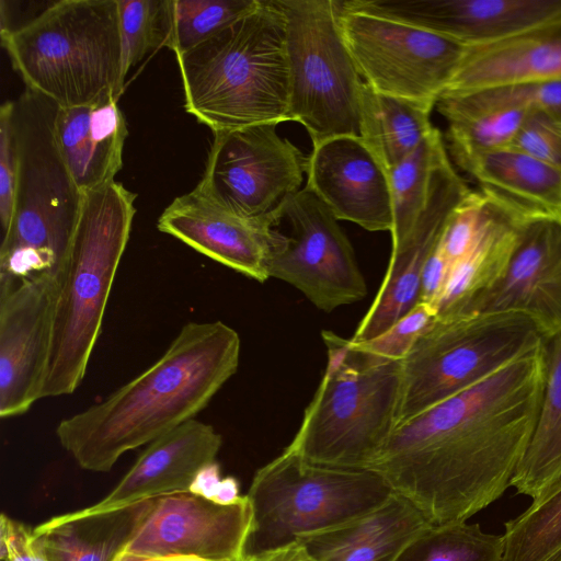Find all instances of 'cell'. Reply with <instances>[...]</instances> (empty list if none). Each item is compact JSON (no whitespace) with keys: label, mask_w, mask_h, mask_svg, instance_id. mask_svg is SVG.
<instances>
[{"label":"cell","mask_w":561,"mask_h":561,"mask_svg":"<svg viewBox=\"0 0 561 561\" xmlns=\"http://www.w3.org/2000/svg\"><path fill=\"white\" fill-rule=\"evenodd\" d=\"M545 376L542 342L397 425L368 470L432 525L467 522L511 486L536 430Z\"/></svg>","instance_id":"obj_1"},{"label":"cell","mask_w":561,"mask_h":561,"mask_svg":"<svg viewBox=\"0 0 561 561\" xmlns=\"http://www.w3.org/2000/svg\"><path fill=\"white\" fill-rule=\"evenodd\" d=\"M240 350L222 321L187 322L150 367L61 420L59 444L82 469L108 472L125 453L195 419L236 374Z\"/></svg>","instance_id":"obj_2"},{"label":"cell","mask_w":561,"mask_h":561,"mask_svg":"<svg viewBox=\"0 0 561 561\" xmlns=\"http://www.w3.org/2000/svg\"><path fill=\"white\" fill-rule=\"evenodd\" d=\"M176 59L185 110L213 133L290 121L286 20L277 0H255Z\"/></svg>","instance_id":"obj_3"},{"label":"cell","mask_w":561,"mask_h":561,"mask_svg":"<svg viewBox=\"0 0 561 561\" xmlns=\"http://www.w3.org/2000/svg\"><path fill=\"white\" fill-rule=\"evenodd\" d=\"M136 194L115 180L83 194L57 276L51 336L39 399L68 396L82 382L129 240Z\"/></svg>","instance_id":"obj_4"},{"label":"cell","mask_w":561,"mask_h":561,"mask_svg":"<svg viewBox=\"0 0 561 561\" xmlns=\"http://www.w3.org/2000/svg\"><path fill=\"white\" fill-rule=\"evenodd\" d=\"M328 362L319 387L287 446L304 460L368 470L398 424L402 360L376 356L322 331Z\"/></svg>","instance_id":"obj_5"},{"label":"cell","mask_w":561,"mask_h":561,"mask_svg":"<svg viewBox=\"0 0 561 561\" xmlns=\"http://www.w3.org/2000/svg\"><path fill=\"white\" fill-rule=\"evenodd\" d=\"M0 34L27 88L59 107L123 93L117 0L58 1Z\"/></svg>","instance_id":"obj_6"},{"label":"cell","mask_w":561,"mask_h":561,"mask_svg":"<svg viewBox=\"0 0 561 561\" xmlns=\"http://www.w3.org/2000/svg\"><path fill=\"white\" fill-rule=\"evenodd\" d=\"M58 105L26 89L14 103L19 176L13 216L0 247V276H58L76 229L83 194L53 137Z\"/></svg>","instance_id":"obj_7"},{"label":"cell","mask_w":561,"mask_h":561,"mask_svg":"<svg viewBox=\"0 0 561 561\" xmlns=\"http://www.w3.org/2000/svg\"><path fill=\"white\" fill-rule=\"evenodd\" d=\"M392 493L375 471L310 463L286 447L255 472L245 494L252 523L244 556L277 550L357 519Z\"/></svg>","instance_id":"obj_8"},{"label":"cell","mask_w":561,"mask_h":561,"mask_svg":"<svg viewBox=\"0 0 561 561\" xmlns=\"http://www.w3.org/2000/svg\"><path fill=\"white\" fill-rule=\"evenodd\" d=\"M543 342L535 323L514 312H476L436 321L403 365L398 424L469 388Z\"/></svg>","instance_id":"obj_9"},{"label":"cell","mask_w":561,"mask_h":561,"mask_svg":"<svg viewBox=\"0 0 561 561\" xmlns=\"http://www.w3.org/2000/svg\"><path fill=\"white\" fill-rule=\"evenodd\" d=\"M286 20L289 116L313 146L358 136L364 81L342 35V1L277 0Z\"/></svg>","instance_id":"obj_10"},{"label":"cell","mask_w":561,"mask_h":561,"mask_svg":"<svg viewBox=\"0 0 561 561\" xmlns=\"http://www.w3.org/2000/svg\"><path fill=\"white\" fill-rule=\"evenodd\" d=\"M340 24L365 83L377 92L434 106L469 47L410 24L347 10L343 2Z\"/></svg>","instance_id":"obj_11"},{"label":"cell","mask_w":561,"mask_h":561,"mask_svg":"<svg viewBox=\"0 0 561 561\" xmlns=\"http://www.w3.org/2000/svg\"><path fill=\"white\" fill-rule=\"evenodd\" d=\"M275 124L214 133L197 188L219 206L248 218L280 222L301 190L308 157Z\"/></svg>","instance_id":"obj_12"},{"label":"cell","mask_w":561,"mask_h":561,"mask_svg":"<svg viewBox=\"0 0 561 561\" xmlns=\"http://www.w3.org/2000/svg\"><path fill=\"white\" fill-rule=\"evenodd\" d=\"M291 234L272 260L270 277L300 290L317 308L331 312L367 294L352 244L328 206L308 187L286 205Z\"/></svg>","instance_id":"obj_13"},{"label":"cell","mask_w":561,"mask_h":561,"mask_svg":"<svg viewBox=\"0 0 561 561\" xmlns=\"http://www.w3.org/2000/svg\"><path fill=\"white\" fill-rule=\"evenodd\" d=\"M251 523L247 495L229 505L192 492L161 496L114 561L178 556L242 561Z\"/></svg>","instance_id":"obj_14"},{"label":"cell","mask_w":561,"mask_h":561,"mask_svg":"<svg viewBox=\"0 0 561 561\" xmlns=\"http://www.w3.org/2000/svg\"><path fill=\"white\" fill-rule=\"evenodd\" d=\"M57 275L0 276V416L39 400L48 358Z\"/></svg>","instance_id":"obj_15"},{"label":"cell","mask_w":561,"mask_h":561,"mask_svg":"<svg viewBox=\"0 0 561 561\" xmlns=\"http://www.w3.org/2000/svg\"><path fill=\"white\" fill-rule=\"evenodd\" d=\"M278 224L237 215L195 187L163 210L157 227L201 254L264 283L271 278L272 260L288 241V236L276 229Z\"/></svg>","instance_id":"obj_16"},{"label":"cell","mask_w":561,"mask_h":561,"mask_svg":"<svg viewBox=\"0 0 561 561\" xmlns=\"http://www.w3.org/2000/svg\"><path fill=\"white\" fill-rule=\"evenodd\" d=\"M476 312L523 314L535 323L543 341L561 333V214L523 221L502 277L463 314Z\"/></svg>","instance_id":"obj_17"},{"label":"cell","mask_w":561,"mask_h":561,"mask_svg":"<svg viewBox=\"0 0 561 561\" xmlns=\"http://www.w3.org/2000/svg\"><path fill=\"white\" fill-rule=\"evenodd\" d=\"M343 5L467 46L501 42L561 15V0H351Z\"/></svg>","instance_id":"obj_18"},{"label":"cell","mask_w":561,"mask_h":561,"mask_svg":"<svg viewBox=\"0 0 561 561\" xmlns=\"http://www.w3.org/2000/svg\"><path fill=\"white\" fill-rule=\"evenodd\" d=\"M448 154L434 171L427 203L405 239L392 248L385 278L362 319L353 342H365L385 332L420 301L424 265L438 243L446 222L470 192Z\"/></svg>","instance_id":"obj_19"},{"label":"cell","mask_w":561,"mask_h":561,"mask_svg":"<svg viewBox=\"0 0 561 561\" xmlns=\"http://www.w3.org/2000/svg\"><path fill=\"white\" fill-rule=\"evenodd\" d=\"M306 187L337 220L368 231L393 227L388 170L358 136H339L313 146L308 156Z\"/></svg>","instance_id":"obj_20"},{"label":"cell","mask_w":561,"mask_h":561,"mask_svg":"<svg viewBox=\"0 0 561 561\" xmlns=\"http://www.w3.org/2000/svg\"><path fill=\"white\" fill-rule=\"evenodd\" d=\"M221 445V435L210 424L190 420L148 444L105 497L78 512L83 515L105 513L146 500L190 492L198 472L216 462Z\"/></svg>","instance_id":"obj_21"},{"label":"cell","mask_w":561,"mask_h":561,"mask_svg":"<svg viewBox=\"0 0 561 561\" xmlns=\"http://www.w3.org/2000/svg\"><path fill=\"white\" fill-rule=\"evenodd\" d=\"M117 102L108 92L87 104L58 106L54 115L56 148L82 194L114 181L123 167L128 131Z\"/></svg>","instance_id":"obj_22"},{"label":"cell","mask_w":561,"mask_h":561,"mask_svg":"<svg viewBox=\"0 0 561 561\" xmlns=\"http://www.w3.org/2000/svg\"><path fill=\"white\" fill-rule=\"evenodd\" d=\"M551 81L561 82V15L511 38L469 46L442 95Z\"/></svg>","instance_id":"obj_23"},{"label":"cell","mask_w":561,"mask_h":561,"mask_svg":"<svg viewBox=\"0 0 561 561\" xmlns=\"http://www.w3.org/2000/svg\"><path fill=\"white\" fill-rule=\"evenodd\" d=\"M430 525L414 503L393 492L373 512L297 541L314 561H394Z\"/></svg>","instance_id":"obj_24"},{"label":"cell","mask_w":561,"mask_h":561,"mask_svg":"<svg viewBox=\"0 0 561 561\" xmlns=\"http://www.w3.org/2000/svg\"><path fill=\"white\" fill-rule=\"evenodd\" d=\"M485 196L480 228L468 252L453 266L435 307L437 319L463 314L476 298L502 277L516 247L525 218Z\"/></svg>","instance_id":"obj_25"},{"label":"cell","mask_w":561,"mask_h":561,"mask_svg":"<svg viewBox=\"0 0 561 561\" xmlns=\"http://www.w3.org/2000/svg\"><path fill=\"white\" fill-rule=\"evenodd\" d=\"M156 499L99 514L54 516L33 529L47 561H114L151 511Z\"/></svg>","instance_id":"obj_26"},{"label":"cell","mask_w":561,"mask_h":561,"mask_svg":"<svg viewBox=\"0 0 561 561\" xmlns=\"http://www.w3.org/2000/svg\"><path fill=\"white\" fill-rule=\"evenodd\" d=\"M467 173L479 190L523 218L561 214V171L515 147L479 158Z\"/></svg>","instance_id":"obj_27"},{"label":"cell","mask_w":561,"mask_h":561,"mask_svg":"<svg viewBox=\"0 0 561 561\" xmlns=\"http://www.w3.org/2000/svg\"><path fill=\"white\" fill-rule=\"evenodd\" d=\"M434 105L392 96L363 83L359 99L360 138L389 171L412 154L433 133Z\"/></svg>","instance_id":"obj_28"},{"label":"cell","mask_w":561,"mask_h":561,"mask_svg":"<svg viewBox=\"0 0 561 561\" xmlns=\"http://www.w3.org/2000/svg\"><path fill=\"white\" fill-rule=\"evenodd\" d=\"M543 350L546 376L538 422L511 483L531 502L561 480V333L543 341Z\"/></svg>","instance_id":"obj_29"},{"label":"cell","mask_w":561,"mask_h":561,"mask_svg":"<svg viewBox=\"0 0 561 561\" xmlns=\"http://www.w3.org/2000/svg\"><path fill=\"white\" fill-rule=\"evenodd\" d=\"M445 156L442 134L435 127L412 154L388 171L393 207L392 248L405 239L422 214L434 171Z\"/></svg>","instance_id":"obj_30"},{"label":"cell","mask_w":561,"mask_h":561,"mask_svg":"<svg viewBox=\"0 0 561 561\" xmlns=\"http://www.w3.org/2000/svg\"><path fill=\"white\" fill-rule=\"evenodd\" d=\"M502 561H561V480L504 524Z\"/></svg>","instance_id":"obj_31"},{"label":"cell","mask_w":561,"mask_h":561,"mask_svg":"<svg viewBox=\"0 0 561 561\" xmlns=\"http://www.w3.org/2000/svg\"><path fill=\"white\" fill-rule=\"evenodd\" d=\"M529 113L507 108L473 114L445 113L454 161L467 170L481 157L511 147Z\"/></svg>","instance_id":"obj_32"},{"label":"cell","mask_w":561,"mask_h":561,"mask_svg":"<svg viewBox=\"0 0 561 561\" xmlns=\"http://www.w3.org/2000/svg\"><path fill=\"white\" fill-rule=\"evenodd\" d=\"M503 537L484 531L478 523L430 525L419 533L394 561H502Z\"/></svg>","instance_id":"obj_33"},{"label":"cell","mask_w":561,"mask_h":561,"mask_svg":"<svg viewBox=\"0 0 561 561\" xmlns=\"http://www.w3.org/2000/svg\"><path fill=\"white\" fill-rule=\"evenodd\" d=\"M435 106L440 114L516 108L561 117V82H527L462 94H444Z\"/></svg>","instance_id":"obj_34"},{"label":"cell","mask_w":561,"mask_h":561,"mask_svg":"<svg viewBox=\"0 0 561 561\" xmlns=\"http://www.w3.org/2000/svg\"><path fill=\"white\" fill-rule=\"evenodd\" d=\"M122 73L151 50L167 46L171 32V0H117Z\"/></svg>","instance_id":"obj_35"},{"label":"cell","mask_w":561,"mask_h":561,"mask_svg":"<svg viewBox=\"0 0 561 561\" xmlns=\"http://www.w3.org/2000/svg\"><path fill=\"white\" fill-rule=\"evenodd\" d=\"M255 0H171L167 43L175 56L197 47L248 11Z\"/></svg>","instance_id":"obj_36"},{"label":"cell","mask_w":561,"mask_h":561,"mask_svg":"<svg viewBox=\"0 0 561 561\" xmlns=\"http://www.w3.org/2000/svg\"><path fill=\"white\" fill-rule=\"evenodd\" d=\"M435 310L419 302L385 332L365 342H353L360 350L376 356L403 360L417 339L436 321Z\"/></svg>","instance_id":"obj_37"},{"label":"cell","mask_w":561,"mask_h":561,"mask_svg":"<svg viewBox=\"0 0 561 561\" xmlns=\"http://www.w3.org/2000/svg\"><path fill=\"white\" fill-rule=\"evenodd\" d=\"M19 176V149L14 124V102L0 108V221L2 237L8 232L14 208Z\"/></svg>","instance_id":"obj_38"},{"label":"cell","mask_w":561,"mask_h":561,"mask_svg":"<svg viewBox=\"0 0 561 561\" xmlns=\"http://www.w3.org/2000/svg\"><path fill=\"white\" fill-rule=\"evenodd\" d=\"M511 147L561 171V117L529 113Z\"/></svg>","instance_id":"obj_39"},{"label":"cell","mask_w":561,"mask_h":561,"mask_svg":"<svg viewBox=\"0 0 561 561\" xmlns=\"http://www.w3.org/2000/svg\"><path fill=\"white\" fill-rule=\"evenodd\" d=\"M1 561H47L35 543L33 529L5 514L0 517Z\"/></svg>","instance_id":"obj_40"},{"label":"cell","mask_w":561,"mask_h":561,"mask_svg":"<svg viewBox=\"0 0 561 561\" xmlns=\"http://www.w3.org/2000/svg\"><path fill=\"white\" fill-rule=\"evenodd\" d=\"M451 270L453 264L445 256L437 243L422 272L419 302L425 304L435 310L446 288Z\"/></svg>","instance_id":"obj_41"},{"label":"cell","mask_w":561,"mask_h":561,"mask_svg":"<svg viewBox=\"0 0 561 561\" xmlns=\"http://www.w3.org/2000/svg\"><path fill=\"white\" fill-rule=\"evenodd\" d=\"M221 479L219 466L217 462H214L198 472L190 488V492L211 500Z\"/></svg>","instance_id":"obj_42"},{"label":"cell","mask_w":561,"mask_h":561,"mask_svg":"<svg viewBox=\"0 0 561 561\" xmlns=\"http://www.w3.org/2000/svg\"><path fill=\"white\" fill-rule=\"evenodd\" d=\"M253 558L254 561H314L298 541Z\"/></svg>","instance_id":"obj_43"},{"label":"cell","mask_w":561,"mask_h":561,"mask_svg":"<svg viewBox=\"0 0 561 561\" xmlns=\"http://www.w3.org/2000/svg\"><path fill=\"white\" fill-rule=\"evenodd\" d=\"M242 495L239 494V482L233 477L222 478L211 501L229 505L238 502Z\"/></svg>","instance_id":"obj_44"},{"label":"cell","mask_w":561,"mask_h":561,"mask_svg":"<svg viewBox=\"0 0 561 561\" xmlns=\"http://www.w3.org/2000/svg\"><path fill=\"white\" fill-rule=\"evenodd\" d=\"M168 561H214V560H207L198 557H191V556H178V557H170ZM242 561H247V558Z\"/></svg>","instance_id":"obj_45"},{"label":"cell","mask_w":561,"mask_h":561,"mask_svg":"<svg viewBox=\"0 0 561 561\" xmlns=\"http://www.w3.org/2000/svg\"><path fill=\"white\" fill-rule=\"evenodd\" d=\"M170 557L168 558H151V559H141L137 561H168Z\"/></svg>","instance_id":"obj_46"},{"label":"cell","mask_w":561,"mask_h":561,"mask_svg":"<svg viewBox=\"0 0 561 561\" xmlns=\"http://www.w3.org/2000/svg\"><path fill=\"white\" fill-rule=\"evenodd\" d=\"M247 561H254L253 557H247Z\"/></svg>","instance_id":"obj_47"}]
</instances>
